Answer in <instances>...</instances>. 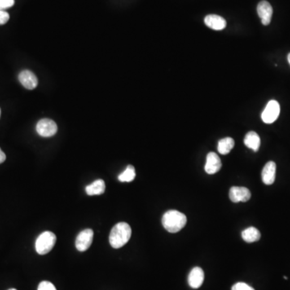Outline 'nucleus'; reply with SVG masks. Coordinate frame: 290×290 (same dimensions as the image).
Segmentation results:
<instances>
[{"label":"nucleus","instance_id":"7","mask_svg":"<svg viewBox=\"0 0 290 290\" xmlns=\"http://www.w3.org/2000/svg\"><path fill=\"white\" fill-rule=\"evenodd\" d=\"M251 192L248 188L238 187V186H233L230 188L229 191V198L233 203H239L243 202L246 203L251 199Z\"/></svg>","mask_w":290,"mask_h":290},{"label":"nucleus","instance_id":"3","mask_svg":"<svg viewBox=\"0 0 290 290\" xmlns=\"http://www.w3.org/2000/svg\"><path fill=\"white\" fill-rule=\"evenodd\" d=\"M57 241V236L51 231L41 233L36 239V250L39 255H45L51 252Z\"/></svg>","mask_w":290,"mask_h":290},{"label":"nucleus","instance_id":"5","mask_svg":"<svg viewBox=\"0 0 290 290\" xmlns=\"http://www.w3.org/2000/svg\"><path fill=\"white\" fill-rule=\"evenodd\" d=\"M36 132L41 137H51L58 132V126L54 120L43 119L36 124Z\"/></svg>","mask_w":290,"mask_h":290},{"label":"nucleus","instance_id":"1","mask_svg":"<svg viewBox=\"0 0 290 290\" xmlns=\"http://www.w3.org/2000/svg\"><path fill=\"white\" fill-rule=\"evenodd\" d=\"M132 236V229L127 222H119L111 229L109 241L111 247L115 249L124 247Z\"/></svg>","mask_w":290,"mask_h":290},{"label":"nucleus","instance_id":"17","mask_svg":"<svg viewBox=\"0 0 290 290\" xmlns=\"http://www.w3.org/2000/svg\"><path fill=\"white\" fill-rule=\"evenodd\" d=\"M235 146V141L230 137H226L220 140L218 144V151L222 155L228 154Z\"/></svg>","mask_w":290,"mask_h":290},{"label":"nucleus","instance_id":"22","mask_svg":"<svg viewBox=\"0 0 290 290\" xmlns=\"http://www.w3.org/2000/svg\"><path fill=\"white\" fill-rule=\"evenodd\" d=\"M9 14L4 11H0V25L6 24V22L8 21Z\"/></svg>","mask_w":290,"mask_h":290},{"label":"nucleus","instance_id":"10","mask_svg":"<svg viewBox=\"0 0 290 290\" xmlns=\"http://www.w3.org/2000/svg\"><path fill=\"white\" fill-rule=\"evenodd\" d=\"M204 282V272L200 267H195L190 271L188 277L189 286L193 289L200 288Z\"/></svg>","mask_w":290,"mask_h":290},{"label":"nucleus","instance_id":"12","mask_svg":"<svg viewBox=\"0 0 290 290\" xmlns=\"http://www.w3.org/2000/svg\"><path fill=\"white\" fill-rule=\"evenodd\" d=\"M276 169H277V165L273 161H269L265 164L261 173L263 182L265 185L270 186L274 183L276 178Z\"/></svg>","mask_w":290,"mask_h":290},{"label":"nucleus","instance_id":"4","mask_svg":"<svg viewBox=\"0 0 290 290\" xmlns=\"http://www.w3.org/2000/svg\"><path fill=\"white\" fill-rule=\"evenodd\" d=\"M280 111H281V107L278 101H269L261 114L263 122L267 124H273L279 117Z\"/></svg>","mask_w":290,"mask_h":290},{"label":"nucleus","instance_id":"19","mask_svg":"<svg viewBox=\"0 0 290 290\" xmlns=\"http://www.w3.org/2000/svg\"><path fill=\"white\" fill-rule=\"evenodd\" d=\"M231 290H255L252 287L245 284L243 282H238L236 284L234 285L231 288Z\"/></svg>","mask_w":290,"mask_h":290},{"label":"nucleus","instance_id":"23","mask_svg":"<svg viewBox=\"0 0 290 290\" xmlns=\"http://www.w3.org/2000/svg\"><path fill=\"white\" fill-rule=\"evenodd\" d=\"M5 160H6V155L0 148V164L4 162Z\"/></svg>","mask_w":290,"mask_h":290},{"label":"nucleus","instance_id":"16","mask_svg":"<svg viewBox=\"0 0 290 290\" xmlns=\"http://www.w3.org/2000/svg\"><path fill=\"white\" fill-rule=\"evenodd\" d=\"M260 232L258 229L253 226H250L248 228L243 230L242 232V238L244 241L247 243H253V242L258 241L260 239Z\"/></svg>","mask_w":290,"mask_h":290},{"label":"nucleus","instance_id":"9","mask_svg":"<svg viewBox=\"0 0 290 290\" xmlns=\"http://www.w3.org/2000/svg\"><path fill=\"white\" fill-rule=\"evenodd\" d=\"M222 168V162L219 156L216 152H209L207 156L205 171L208 174H215Z\"/></svg>","mask_w":290,"mask_h":290},{"label":"nucleus","instance_id":"18","mask_svg":"<svg viewBox=\"0 0 290 290\" xmlns=\"http://www.w3.org/2000/svg\"><path fill=\"white\" fill-rule=\"evenodd\" d=\"M135 177H136V170L134 167L133 165H128L125 171L118 177V179L121 182H131L135 179Z\"/></svg>","mask_w":290,"mask_h":290},{"label":"nucleus","instance_id":"13","mask_svg":"<svg viewBox=\"0 0 290 290\" xmlns=\"http://www.w3.org/2000/svg\"><path fill=\"white\" fill-rule=\"evenodd\" d=\"M206 25L213 30L221 31L226 28V21L225 19L217 15H208L204 19Z\"/></svg>","mask_w":290,"mask_h":290},{"label":"nucleus","instance_id":"21","mask_svg":"<svg viewBox=\"0 0 290 290\" xmlns=\"http://www.w3.org/2000/svg\"><path fill=\"white\" fill-rule=\"evenodd\" d=\"M15 3V0H0V11L10 8Z\"/></svg>","mask_w":290,"mask_h":290},{"label":"nucleus","instance_id":"14","mask_svg":"<svg viewBox=\"0 0 290 290\" xmlns=\"http://www.w3.org/2000/svg\"><path fill=\"white\" fill-rule=\"evenodd\" d=\"M244 145L254 151H258L260 146V138L259 135L255 132L247 133L244 138Z\"/></svg>","mask_w":290,"mask_h":290},{"label":"nucleus","instance_id":"24","mask_svg":"<svg viewBox=\"0 0 290 290\" xmlns=\"http://www.w3.org/2000/svg\"><path fill=\"white\" fill-rule=\"evenodd\" d=\"M288 62H289V63H290V54H289V55H288Z\"/></svg>","mask_w":290,"mask_h":290},{"label":"nucleus","instance_id":"6","mask_svg":"<svg viewBox=\"0 0 290 290\" xmlns=\"http://www.w3.org/2000/svg\"><path fill=\"white\" fill-rule=\"evenodd\" d=\"M93 238H94L93 230L85 229V230H82L79 233L78 235L76 238V242H75L76 248L78 250L79 252H85L91 246Z\"/></svg>","mask_w":290,"mask_h":290},{"label":"nucleus","instance_id":"2","mask_svg":"<svg viewBox=\"0 0 290 290\" xmlns=\"http://www.w3.org/2000/svg\"><path fill=\"white\" fill-rule=\"evenodd\" d=\"M187 222V218L181 212L172 210L165 212L162 217L164 229L169 233H177L184 228Z\"/></svg>","mask_w":290,"mask_h":290},{"label":"nucleus","instance_id":"11","mask_svg":"<svg viewBox=\"0 0 290 290\" xmlns=\"http://www.w3.org/2000/svg\"><path fill=\"white\" fill-rule=\"evenodd\" d=\"M19 80L24 87L28 90H33L38 85L36 75L30 71H23L19 74Z\"/></svg>","mask_w":290,"mask_h":290},{"label":"nucleus","instance_id":"15","mask_svg":"<svg viewBox=\"0 0 290 290\" xmlns=\"http://www.w3.org/2000/svg\"><path fill=\"white\" fill-rule=\"evenodd\" d=\"M105 182L103 180H96L93 183L90 184L85 188V192L89 196H94V195H100L105 192Z\"/></svg>","mask_w":290,"mask_h":290},{"label":"nucleus","instance_id":"26","mask_svg":"<svg viewBox=\"0 0 290 290\" xmlns=\"http://www.w3.org/2000/svg\"><path fill=\"white\" fill-rule=\"evenodd\" d=\"M0 115H1V109H0Z\"/></svg>","mask_w":290,"mask_h":290},{"label":"nucleus","instance_id":"25","mask_svg":"<svg viewBox=\"0 0 290 290\" xmlns=\"http://www.w3.org/2000/svg\"><path fill=\"white\" fill-rule=\"evenodd\" d=\"M15 290V289H10V290Z\"/></svg>","mask_w":290,"mask_h":290},{"label":"nucleus","instance_id":"20","mask_svg":"<svg viewBox=\"0 0 290 290\" xmlns=\"http://www.w3.org/2000/svg\"><path fill=\"white\" fill-rule=\"evenodd\" d=\"M37 290H57L55 286L52 284L51 282H42L39 285Z\"/></svg>","mask_w":290,"mask_h":290},{"label":"nucleus","instance_id":"8","mask_svg":"<svg viewBox=\"0 0 290 290\" xmlns=\"http://www.w3.org/2000/svg\"><path fill=\"white\" fill-rule=\"evenodd\" d=\"M273 7L271 4L267 1H261L259 2L257 6V13L261 19V22L264 25H269L271 23L272 16H273Z\"/></svg>","mask_w":290,"mask_h":290}]
</instances>
